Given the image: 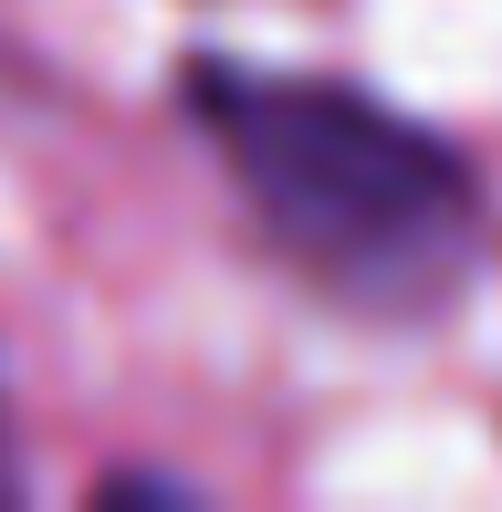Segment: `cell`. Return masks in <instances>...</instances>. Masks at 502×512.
<instances>
[{
	"mask_svg": "<svg viewBox=\"0 0 502 512\" xmlns=\"http://www.w3.org/2000/svg\"><path fill=\"white\" fill-rule=\"evenodd\" d=\"M21 492V460H11V398H0V502Z\"/></svg>",
	"mask_w": 502,
	"mask_h": 512,
	"instance_id": "2",
	"label": "cell"
},
{
	"mask_svg": "<svg viewBox=\"0 0 502 512\" xmlns=\"http://www.w3.org/2000/svg\"><path fill=\"white\" fill-rule=\"evenodd\" d=\"M189 105L210 126L241 209L335 304L429 314L471 272L482 189H471V157L450 136H429L419 115L325 74H241V63H199Z\"/></svg>",
	"mask_w": 502,
	"mask_h": 512,
	"instance_id": "1",
	"label": "cell"
}]
</instances>
